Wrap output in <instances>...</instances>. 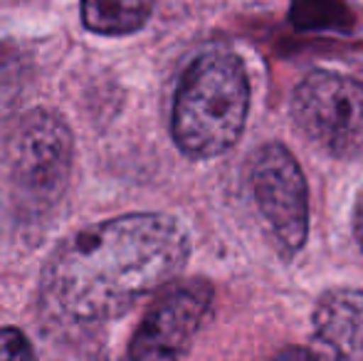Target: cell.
<instances>
[{"label": "cell", "mask_w": 363, "mask_h": 361, "mask_svg": "<svg viewBox=\"0 0 363 361\" xmlns=\"http://www.w3.org/2000/svg\"><path fill=\"white\" fill-rule=\"evenodd\" d=\"M191 240L176 218L129 213L69 235L43 272L45 302L77 322H106L176 279Z\"/></svg>", "instance_id": "obj_1"}, {"label": "cell", "mask_w": 363, "mask_h": 361, "mask_svg": "<svg viewBox=\"0 0 363 361\" xmlns=\"http://www.w3.org/2000/svg\"><path fill=\"white\" fill-rule=\"evenodd\" d=\"M250 106V82L242 60L213 50L193 60L176 89L171 134L191 159H216L238 144Z\"/></svg>", "instance_id": "obj_2"}, {"label": "cell", "mask_w": 363, "mask_h": 361, "mask_svg": "<svg viewBox=\"0 0 363 361\" xmlns=\"http://www.w3.org/2000/svg\"><path fill=\"white\" fill-rule=\"evenodd\" d=\"M72 164L74 136L67 121L50 109L23 114L5 141V169L15 198L35 211L62 198Z\"/></svg>", "instance_id": "obj_3"}, {"label": "cell", "mask_w": 363, "mask_h": 361, "mask_svg": "<svg viewBox=\"0 0 363 361\" xmlns=\"http://www.w3.org/2000/svg\"><path fill=\"white\" fill-rule=\"evenodd\" d=\"M291 114L301 134L336 159L363 156V84L316 70L294 89Z\"/></svg>", "instance_id": "obj_4"}, {"label": "cell", "mask_w": 363, "mask_h": 361, "mask_svg": "<svg viewBox=\"0 0 363 361\" xmlns=\"http://www.w3.org/2000/svg\"><path fill=\"white\" fill-rule=\"evenodd\" d=\"M247 181L277 248L287 257L299 252L306 243L309 206L296 159L282 144L262 146L250 159Z\"/></svg>", "instance_id": "obj_5"}, {"label": "cell", "mask_w": 363, "mask_h": 361, "mask_svg": "<svg viewBox=\"0 0 363 361\" xmlns=\"http://www.w3.org/2000/svg\"><path fill=\"white\" fill-rule=\"evenodd\" d=\"M213 287L206 279L168 284L151 304L129 344V361H181L211 314Z\"/></svg>", "instance_id": "obj_6"}, {"label": "cell", "mask_w": 363, "mask_h": 361, "mask_svg": "<svg viewBox=\"0 0 363 361\" xmlns=\"http://www.w3.org/2000/svg\"><path fill=\"white\" fill-rule=\"evenodd\" d=\"M321 361H363V289H331L314 309Z\"/></svg>", "instance_id": "obj_7"}, {"label": "cell", "mask_w": 363, "mask_h": 361, "mask_svg": "<svg viewBox=\"0 0 363 361\" xmlns=\"http://www.w3.org/2000/svg\"><path fill=\"white\" fill-rule=\"evenodd\" d=\"M153 0H82V20L96 35H129L144 28Z\"/></svg>", "instance_id": "obj_8"}, {"label": "cell", "mask_w": 363, "mask_h": 361, "mask_svg": "<svg viewBox=\"0 0 363 361\" xmlns=\"http://www.w3.org/2000/svg\"><path fill=\"white\" fill-rule=\"evenodd\" d=\"M291 23L299 30L349 33L354 15L344 0H291Z\"/></svg>", "instance_id": "obj_9"}, {"label": "cell", "mask_w": 363, "mask_h": 361, "mask_svg": "<svg viewBox=\"0 0 363 361\" xmlns=\"http://www.w3.org/2000/svg\"><path fill=\"white\" fill-rule=\"evenodd\" d=\"M0 361H38L30 339L18 327L0 329Z\"/></svg>", "instance_id": "obj_10"}, {"label": "cell", "mask_w": 363, "mask_h": 361, "mask_svg": "<svg viewBox=\"0 0 363 361\" xmlns=\"http://www.w3.org/2000/svg\"><path fill=\"white\" fill-rule=\"evenodd\" d=\"M20 70H23L20 55L13 48H8V45H0V91L18 79Z\"/></svg>", "instance_id": "obj_11"}, {"label": "cell", "mask_w": 363, "mask_h": 361, "mask_svg": "<svg viewBox=\"0 0 363 361\" xmlns=\"http://www.w3.org/2000/svg\"><path fill=\"white\" fill-rule=\"evenodd\" d=\"M274 361H321L316 354H311L309 349H299V347H291V349H284Z\"/></svg>", "instance_id": "obj_12"}, {"label": "cell", "mask_w": 363, "mask_h": 361, "mask_svg": "<svg viewBox=\"0 0 363 361\" xmlns=\"http://www.w3.org/2000/svg\"><path fill=\"white\" fill-rule=\"evenodd\" d=\"M354 226H356V238H359L361 248H363V193L356 203V213H354Z\"/></svg>", "instance_id": "obj_13"}]
</instances>
